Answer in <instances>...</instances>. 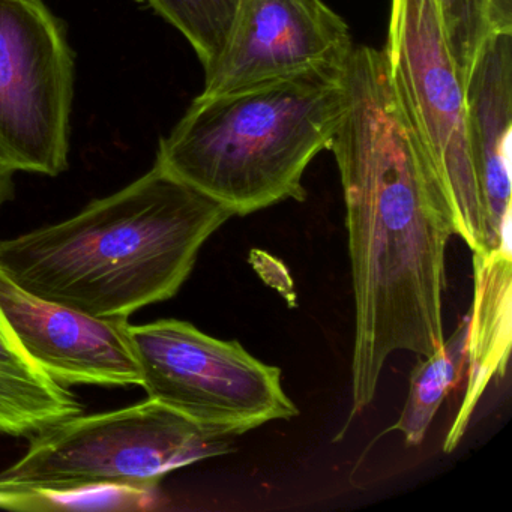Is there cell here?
Listing matches in <instances>:
<instances>
[{
  "label": "cell",
  "instance_id": "cell-4",
  "mask_svg": "<svg viewBox=\"0 0 512 512\" xmlns=\"http://www.w3.org/2000/svg\"><path fill=\"white\" fill-rule=\"evenodd\" d=\"M233 437L200 427L158 401L65 419L32 437L0 481L41 490L157 493L179 467L229 454Z\"/></svg>",
  "mask_w": 512,
  "mask_h": 512
},
{
  "label": "cell",
  "instance_id": "cell-18",
  "mask_svg": "<svg viewBox=\"0 0 512 512\" xmlns=\"http://www.w3.org/2000/svg\"><path fill=\"white\" fill-rule=\"evenodd\" d=\"M13 170L0 164V208L5 202L13 197L14 194V176Z\"/></svg>",
  "mask_w": 512,
  "mask_h": 512
},
{
  "label": "cell",
  "instance_id": "cell-10",
  "mask_svg": "<svg viewBox=\"0 0 512 512\" xmlns=\"http://www.w3.org/2000/svg\"><path fill=\"white\" fill-rule=\"evenodd\" d=\"M466 124L487 227V253L511 251L512 34L482 47L466 85Z\"/></svg>",
  "mask_w": 512,
  "mask_h": 512
},
{
  "label": "cell",
  "instance_id": "cell-3",
  "mask_svg": "<svg viewBox=\"0 0 512 512\" xmlns=\"http://www.w3.org/2000/svg\"><path fill=\"white\" fill-rule=\"evenodd\" d=\"M346 104L344 68L200 94L161 139L155 164L238 217L304 202L305 170L329 149Z\"/></svg>",
  "mask_w": 512,
  "mask_h": 512
},
{
  "label": "cell",
  "instance_id": "cell-9",
  "mask_svg": "<svg viewBox=\"0 0 512 512\" xmlns=\"http://www.w3.org/2000/svg\"><path fill=\"white\" fill-rule=\"evenodd\" d=\"M0 311L32 359L62 385L140 386L127 319L37 298L0 272Z\"/></svg>",
  "mask_w": 512,
  "mask_h": 512
},
{
  "label": "cell",
  "instance_id": "cell-6",
  "mask_svg": "<svg viewBox=\"0 0 512 512\" xmlns=\"http://www.w3.org/2000/svg\"><path fill=\"white\" fill-rule=\"evenodd\" d=\"M392 86L445 188L457 236L487 253V227L466 124V91L433 0H391L385 49Z\"/></svg>",
  "mask_w": 512,
  "mask_h": 512
},
{
  "label": "cell",
  "instance_id": "cell-12",
  "mask_svg": "<svg viewBox=\"0 0 512 512\" xmlns=\"http://www.w3.org/2000/svg\"><path fill=\"white\" fill-rule=\"evenodd\" d=\"M82 413L79 398L29 356L0 311V434L34 437Z\"/></svg>",
  "mask_w": 512,
  "mask_h": 512
},
{
  "label": "cell",
  "instance_id": "cell-16",
  "mask_svg": "<svg viewBox=\"0 0 512 512\" xmlns=\"http://www.w3.org/2000/svg\"><path fill=\"white\" fill-rule=\"evenodd\" d=\"M190 37H217L232 25L239 0H136Z\"/></svg>",
  "mask_w": 512,
  "mask_h": 512
},
{
  "label": "cell",
  "instance_id": "cell-5",
  "mask_svg": "<svg viewBox=\"0 0 512 512\" xmlns=\"http://www.w3.org/2000/svg\"><path fill=\"white\" fill-rule=\"evenodd\" d=\"M148 398L224 436L299 415L281 370L254 358L238 341L218 340L188 322L130 326Z\"/></svg>",
  "mask_w": 512,
  "mask_h": 512
},
{
  "label": "cell",
  "instance_id": "cell-2",
  "mask_svg": "<svg viewBox=\"0 0 512 512\" xmlns=\"http://www.w3.org/2000/svg\"><path fill=\"white\" fill-rule=\"evenodd\" d=\"M235 217L154 164L76 217L0 241V272L37 298L127 319L173 298L200 248Z\"/></svg>",
  "mask_w": 512,
  "mask_h": 512
},
{
  "label": "cell",
  "instance_id": "cell-1",
  "mask_svg": "<svg viewBox=\"0 0 512 512\" xmlns=\"http://www.w3.org/2000/svg\"><path fill=\"white\" fill-rule=\"evenodd\" d=\"M344 85L346 112L328 151L346 203L355 296L352 421L374 400L392 353L428 356L445 341L446 248L457 226L382 50L353 46Z\"/></svg>",
  "mask_w": 512,
  "mask_h": 512
},
{
  "label": "cell",
  "instance_id": "cell-14",
  "mask_svg": "<svg viewBox=\"0 0 512 512\" xmlns=\"http://www.w3.org/2000/svg\"><path fill=\"white\" fill-rule=\"evenodd\" d=\"M155 494L124 488L53 491L0 481V508L16 511H133L151 506Z\"/></svg>",
  "mask_w": 512,
  "mask_h": 512
},
{
  "label": "cell",
  "instance_id": "cell-11",
  "mask_svg": "<svg viewBox=\"0 0 512 512\" xmlns=\"http://www.w3.org/2000/svg\"><path fill=\"white\" fill-rule=\"evenodd\" d=\"M511 251L473 253V302L467 335V385L443 451L466 433L473 410L494 377L502 379L511 353Z\"/></svg>",
  "mask_w": 512,
  "mask_h": 512
},
{
  "label": "cell",
  "instance_id": "cell-17",
  "mask_svg": "<svg viewBox=\"0 0 512 512\" xmlns=\"http://www.w3.org/2000/svg\"><path fill=\"white\" fill-rule=\"evenodd\" d=\"M497 32L512 34V0H490Z\"/></svg>",
  "mask_w": 512,
  "mask_h": 512
},
{
  "label": "cell",
  "instance_id": "cell-8",
  "mask_svg": "<svg viewBox=\"0 0 512 512\" xmlns=\"http://www.w3.org/2000/svg\"><path fill=\"white\" fill-rule=\"evenodd\" d=\"M353 46L349 26L323 0H239L226 43L205 70L202 95L344 68Z\"/></svg>",
  "mask_w": 512,
  "mask_h": 512
},
{
  "label": "cell",
  "instance_id": "cell-13",
  "mask_svg": "<svg viewBox=\"0 0 512 512\" xmlns=\"http://www.w3.org/2000/svg\"><path fill=\"white\" fill-rule=\"evenodd\" d=\"M469 316L458 323L452 337L428 356H419L410 374L409 395L398 421L389 431H400L409 446L421 445L452 388L460 382L467 359Z\"/></svg>",
  "mask_w": 512,
  "mask_h": 512
},
{
  "label": "cell",
  "instance_id": "cell-7",
  "mask_svg": "<svg viewBox=\"0 0 512 512\" xmlns=\"http://www.w3.org/2000/svg\"><path fill=\"white\" fill-rule=\"evenodd\" d=\"M74 55L44 0H0V164L58 176L68 169Z\"/></svg>",
  "mask_w": 512,
  "mask_h": 512
},
{
  "label": "cell",
  "instance_id": "cell-15",
  "mask_svg": "<svg viewBox=\"0 0 512 512\" xmlns=\"http://www.w3.org/2000/svg\"><path fill=\"white\" fill-rule=\"evenodd\" d=\"M452 61L466 85L470 70L491 35L496 34L490 0H433Z\"/></svg>",
  "mask_w": 512,
  "mask_h": 512
}]
</instances>
